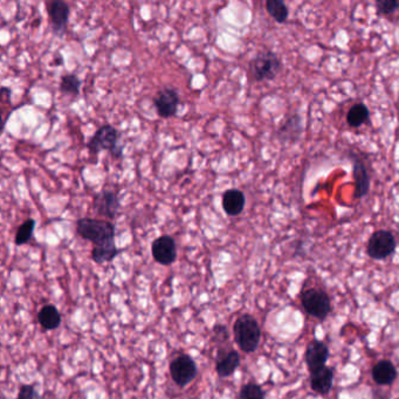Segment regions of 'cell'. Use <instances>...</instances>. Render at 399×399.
Wrapping results in <instances>:
<instances>
[{
    "instance_id": "cell-7",
    "label": "cell",
    "mask_w": 399,
    "mask_h": 399,
    "mask_svg": "<svg viewBox=\"0 0 399 399\" xmlns=\"http://www.w3.org/2000/svg\"><path fill=\"white\" fill-rule=\"evenodd\" d=\"M197 373L196 362L189 355H180L170 363V375L179 388L190 384Z\"/></svg>"
},
{
    "instance_id": "cell-25",
    "label": "cell",
    "mask_w": 399,
    "mask_h": 399,
    "mask_svg": "<svg viewBox=\"0 0 399 399\" xmlns=\"http://www.w3.org/2000/svg\"><path fill=\"white\" fill-rule=\"evenodd\" d=\"M377 12L382 15H391L399 8L398 1L395 0H378L376 1Z\"/></svg>"
},
{
    "instance_id": "cell-9",
    "label": "cell",
    "mask_w": 399,
    "mask_h": 399,
    "mask_svg": "<svg viewBox=\"0 0 399 399\" xmlns=\"http://www.w3.org/2000/svg\"><path fill=\"white\" fill-rule=\"evenodd\" d=\"M151 253L155 260L163 266H170L177 259V247L175 240L169 235H162L153 240Z\"/></svg>"
},
{
    "instance_id": "cell-27",
    "label": "cell",
    "mask_w": 399,
    "mask_h": 399,
    "mask_svg": "<svg viewBox=\"0 0 399 399\" xmlns=\"http://www.w3.org/2000/svg\"><path fill=\"white\" fill-rule=\"evenodd\" d=\"M213 332L216 335H221L223 339H228V328L223 325H216L213 327Z\"/></svg>"
},
{
    "instance_id": "cell-16",
    "label": "cell",
    "mask_w": 399,
    "mask_h": 399,
    "mask_svg": "<svg viewBox=\"0 0 399 399\" xmlns=\"http://www.w3.org/2000/svg\"><path fill=\"white\" fill-rule=\"evenodd\" d=\"M373 381L378 385H391L397 378V370L389 359H382L376 363L371 371Z\"/></svg>"
},
{
    "instance_id": "cell-13",
    "label": "cell",
    "mask_w": 399,
    "mask_h": 399,
    "mask_svg": "<svg viewBox=\"0 0 399 399\" xmlns=\"http://www.w3.org/2000/svg\"><path fill=\"white\" fill-rule=\"evenodd\" d=\"M353 176L355 178V198L359 199L369 194L371 185L369 170L359 158H355L353 161Z\"/></svg>"
},
{
    "instance_id": "cell-1",
    "label": "cell",
    "mask_w": 399,
    "mask_h": 399,
    "mask_svg": "<svg viewBox=\"0 0 399 399\" xmlns=\"http://www.w3.org/2000/svg\"><path fill=\"white\" fill-rule=\"evenodd\" d=\"M76 232L81 238L94 244L92 259L102 265L110 262L119 255L115 244V226L110 221L81 218L76 223Z\"/></svg>"
},
{
    "instance_id": "cell-23",
    "label": "cell",
    "mask_w": 399,
    "mask_h": 399,
    "mask_svg": "<svg viewBox=\"0 0 399 399\" xmlns=\"http://www.w3.org/2000/svg\"><path fill=\"white\" fill-rule=\"evenodd\" d=\"M34 228H35V221L32 218H28L27 221H24L20 225L18 231L15 233V244L17 246H23L25 244L28 243L32 235H33Z\"/></svg>"
},
{
    "instance_id": "cell-19",
    "label": "cell",
    "mask_w": 399,
    "mask_h": 399,
    "mask_svg": "<svg viewBox=\"0 0 399 399\" xmlns=\"http://www.w3.org/2000/svg\"><path fill=\"white\" fill-rule=\"evenodd\" d=\"M37 321L46 330H54L61 323V315L56 306L47 305L37 314Z\"/></svg>"
},
{
    "instance_id": "cell-26",
    "label": "cell",
    "mask_w": 399,
    "mask_h": 399,
    "mask_svg": "<svg viewBox=\"0 0 399 399\" xmlns=\"http://www.w3.org/2000/svg\"><path fill=\"white\" fill-rule=\"evenodd\" d=\"M18 399H40V396L32 385H23L19 390Z\"/></svg>"
},
{
    "instance_id": "cell-17",
    "label": "cell",
    "mask_w": 399,
    "mask_h": 399,
    "mask_svg": "<svg viewBox=\"0 0 399 399\" xmlns=\"http://www.w3.org/2000/svg\"><path fill=\"white\" fill-rule=\"evenodd\" d=\"M301 134H303V121L296 114L289 116L278 130V136L281 141H295Z\"/></svg>"
},
{
    "instance_id": "cell-8",
    "label": "cell",
    "mask_w": 399,
    "mask_h": 399,
    "mask_svg": "<svg viewBox=\"0 0 399 399\" xmlns=\"http://www.w3.org/2000/svg\"><path fill=\"white\" fill-rule=\"evenodd\" d=\"M179 94L177 90L170 87H164L158 90L156 96L153 97V105L156 108L157 115L162 119H169L177 114L178 110Z\"/></svg>"
},
{
    "instance_id": "cell-11",
    "label": "cell",
    "mask_w": 399,
    "mask_h": 399,
    "mask_svg": "<svg viewBox=\"0 0 399 399\" xmlns=\"http://www.w3.org/2000/svg\"><path fill=\"white\" fill-rule=\"evenodd\" d=\"M49 15L53 31L58 35H64L67 30L71 10L67 3L62 0H54L49 5Z\"/></svg>"
},
{
    "instance_id": "cell-15",
    "label": "cell",
    "mask_w": 399,
    "mask_h": 399,
    "mask_svg": "<svg viewBox=\"0 0 399 399\" xmlns=\"http://www.w3.org/2000/svg\"><path fill=\"white\" fill-rule=\"evenodd\" d=\"M221 205L228 216H239L245 209L246 197L243 191L238 190V189H230V190L225 191V194H223Z\"/></svg>"
},
{
    "instance_id": "cell-3",
    "label": "cell",
    "mask_w": 399,
    "mask_h": 399,
    "mask_svg": "<svg viewBox=\"0 0 399 399\" xmlns=\"http://www.w3.org/2000/svg\"><path fill=\"white\" fill-rule=\"evenodd\" d=\"M282 64L279 56L269 49H262L251 60L250 74L254 81H272L280 73Z\"/></svg>"
},
{
    "instance_id": "cell-10",
    "label": "cell",
    "mask_w": 399,
    "mask_h": 399,
    "mask_svg": "<svg viewBox=\"0 0 399 399\" xmlns=\"http://www.w3.org/2000/svg\"><path fill=\"white\" fill-rule=\"evenodd\" d=\"M93 209L99 216L114 219L119 209V198L112 190H102L93 198Z\"/></svg>"
},
{
    "instance_id": "cell-2",
    "label": "cell",
    "mask_w": 399,
    "mask_h": 399,
    "mask_svg": "<svg viewBox=\"0 0 399 399\" xmlns=\"http://www.w3.org/2000/svg\"><path fill=\"white\" fill-rule=\"evenodd\" d=\"M233 334L240 350L246 354H252L257 350L262 340V329L250 314H244L235 320Z\"/></svg>"
},
{
    "instance_id": "cell-14",
    "label": "cell",
    "mask_w": 399,
    "mask_h": 399,
    "mask_svg": "<svg viewBox=\"0 0 399 399\" xmlns=\"http://www.w3.org/2000/svg\"><path fill=\"white\" fill-rule=\"evenodd\" d=\"M334 383V370L325 366L310 373V387L320 395H328Z\"/></svg>"
},
{
    "instance_id": "cell-4",
    "label": "cell",
    "mask_w": 399,
    "mask_h": 399,
    "mask_svg": "<svg viewBox=\"0 0 399 399\" xmlns=\"http://www.w3.org/2000/svg\"><path fill=\"white\" fill-rule=\"evenodd\" d=\"M117 142H119V131L110 124H105L97 129L87 146L93 153H99L101 150H108L112 157L121 158L124 153L122 148L117 146Z\"/></svg>"
},
{
    "instance_id": "cell-12",
    "label": "cell",
    "mask_w": 399,
    "mask_h": 399,
    "mask_svg": "<svg viewBox=\"0 0 399 399\" xmlns=\"http://www.w3.org/2000/svg\"><path fill=\"white\" fill-rule=\"evenodd\" d=\"M328 357L329 349L325 342L313 340L307 346L305 358H306L307 366H308L310 373L325 366Z\"/></svg>"
},
{
    "instance_id": "cell-21",
    "label": "cell",
    "mask_w": 399,
    "mask_h": 399,
    "mask_svg": "<svg viewBox=\"0 0 399 399\" xmlns=\"http://www.w3.org/2000/svg\"><path fill=\"white\" fill-rule=\"evenodd\" d=\"M266 10L269 15L272 17L276 23L284 24L287 22L289 10L287 5L281 0H267L266 1Z\"/></svg>"
},
{
    "instance_id": "cell-24",
    "label": "cell",
    "mask_w": 399,
    "mask_h": 399,
    "mask_svg": "<svg viewBox=\"0 0 399 399\" xmlns=\"http://www.w3.org/2000/svg\"><path fill=\"white\" fill-rule=\"evenodd\" d=\"M239 399H265V392L260 385L247 383L240 390Z\"/></svg>"
},
{
    "instance_id": "cell-22",
    "label": "cell",
    "mask_w": 399,
    "mask_h": 399,
    "mask_svg": "<svg viewBox=\"0 0 399 399\" xmlns=\"http://www.w3.org/2000/svg\"><path fill=\"white\" fill-rule=\"evenodd\" d=\"M81 80L78 78V75L74 73L71 74L62 75L61 78V83H60V90L64 94H69V95H78L80 90H81Z\"/></svg>"
},
{
    "instance_id": "cell-5",
    "label": "cell",
    "mask_w": 399,
    "mask_h": 399,
    "mask_svg": "<svg viewBox=\"0 0 399 399\" xmlns=\"http://www.w3.org/2000/svg\"><path fill=\"white\" fill-rule=\"evenodd\" d=\"M395 235L387 230L373 232L366 245V254L373 260H384L396 251Z\"/></svg>"
},
{
    "instance_id": "cell-18",
    "label": "cell",
    "mask_w": 399,
    "mask_h": 399,
    "mask_svg": "<svg viewBox=\"0 0 399 399\" xmlns=\"http://www.w3.org/2000/svg\"><path fill=\"white\" fill-rule=\"evenodd\" d=\"M240 366V355L238 351L231 350L216 364V371L221 378L230 377L235 373Z\"/></svg>"
},
{
    "instance_id": "cell-6",
    "label": "cell",
    "mask_w": 399,
    "mask_h": 399,
    "mask_svg": "<svg viewBox=\"0 0 399 399\" xmlns=\"http://www.w3.org/2000/svg\"><path fill=\"white\" fill-rule=\"evenodd\" d=\"M301 303L307 313L320 320L328 316L332 310V303L328 294L316 288H310L303 291L301 295Z\"/></svg>"
},
{
    "instance_id": "cell-20",
    "label": "cell",
    "mask_w": 399,
    "mask_h": 399,
    "mask_svg": "<svg viewBox=\"0 0 399 399\" xmlns=\"http://www.w3.org/2000/svg\"><path fill=\"white\" fill-rule=\"evenodd\" d=\"M369 117V108L364 103H356L348 112L347 122L350 127L359 128L366 124Z\"/></svg>"
}]
</instances>
